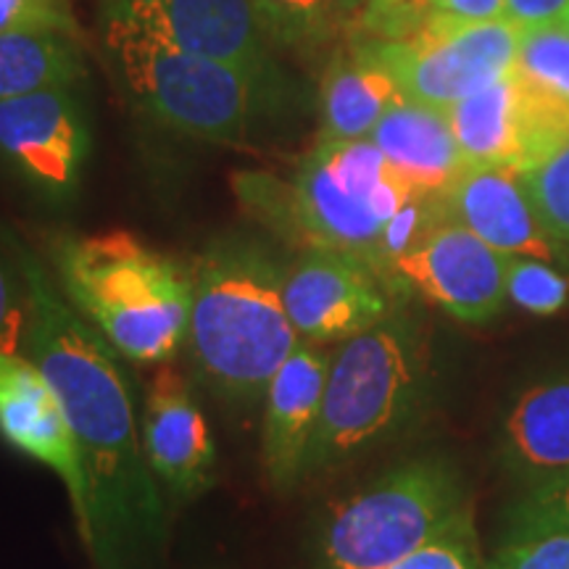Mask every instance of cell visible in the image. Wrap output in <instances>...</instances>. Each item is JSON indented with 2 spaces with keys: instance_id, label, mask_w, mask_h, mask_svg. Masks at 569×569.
<instances>
[{
  "instance_id": "5",
  "label": "cell",
  "mask_w": 569,
  "mask_h": 569,
  "mask_svg": "<svg viewBox=\"0 0 569 569\" xmlns=\"http://www.w3.org/2000/svg\"><path fill=\"white\" fill-rule=\"evenodd\" d=\"M430 380L427 332L407 306L340 343L327 372L303 482L336 472L415 422L430 393Z\"/></svg>"
},
{
  "instance_id": "8",
  "label": "cell",
  "mask_w": 569,
  "mask_h": 569,
  "mask_svg": "<svg viewBox=\"0 0 569 569\" xmlns=\"http://www.w3.org/2000/svg\"><path fill=\"white\" fill-rule=\"evenodd\" d=\"M372 46L407 101L448 111L515 69L519 30L507 19L446 24L422 17L407 38Z\"/></svg>"
},
{
  "instance_id": "12",
  "label": "cell",
  "mask_w": 569,
  "mask_h": 569,
  "mask_svg": "<svg viewBox=\"0 0 569 569\" xmlns=\"http://www.w3.org/2000/svg\"><path fill=\"white\" fill-rule=\"evenodd\" d=\"M509 256L482 243L451 217L440 219L393 264L396 280L469 325L490 322L507 301Z\"/></svg>"
},
{
  "instance_id": "6",
  "label": "cell",
  "mask_w": 569,
  "mask_h": 569,
  "mask_svg": "<svg viewBox=\"0 0 569 569\" xmlns=\"http://www.w3.org/2000/svg\"><path fill=\"white\" fill-rule=\"evenodd\" d=\"M472 511L465 478L443 457L388 469L332 507L319 532L325 569H388Z\"/></svg>"
},
{
  "instance_id": "25",
  "label": "cell",
  "mask_w": 569,
  "mask_h": 569,
  "mask_svg": "<svg viewBox=\"0 0 569 569\" xmlns=\"http://www.w3.org/2000/svg\"><path fill=\"white\" fill-rule=\"evenodd\" d=\"M522 182L551 243L559 248L561 259L569 261V142L522 172Z\"/></svg>"
},
{
  "instance_id": "26",
  "label": "cell",
  "mask_w": 569,
  "mask_h": 569,
  "mask_svg": "<svg viewBox=\"0 0 569 569\" xmlns=\"http://www.w3.org/2000/svg\"><path fill=\"white\" fill-rule=\"evenodd\" d=\"M515 69L569 103V27L565 21L519 32Z\"/></svg>"
},
{
  "instance_id": "9",
  "label": "cell",
  "mask_w": 569,
  "mask_h": 569,
  "mask_svg": "<svg viewBox=\"0 0 569 569\" xmlns=\"http://www.w3.org/2000/svg\"><path fill=\"white\" fill-rule=\"evenodd\" d=\"M282 296L298 338L340 346L386 322L411 293L359 256L306 248L284 269Z\"/></svg>"
},
{
  "instance_id": "23",
  "label": "cell",
  "mask_w": 569,
  "mask_h": 569,
  "mask_svg": "<svg viewBox=\"0 0 569 569\" xmlns=\"http://www.w3.org/2000/svg\"><path fill=\"white\" fill-rule=\"evenodd\" d=\"M569 532V469L530 482L503 511L501 543Z\"/></svg>"
},
{
  "instance_id": "30",
  "label": "cell",
  "mask_w": 569,
  "mask_h": 569,
  "mask_svg": "<svg viewBox=\"0 0 569 569\" xmlns=\"http://www.w3.org/2000/svg\"><path fill=\"white\" fill-rule=\"evenodd\" d=\"M61 32L80 38V21L69 0H0V34Z\"/></svg>"
},
{
  "instance_id": "24",
  "label": "cell",
  "mask_w": 569,
  "mask_h": 569,
  "mask_svg": "<svg viewBox=\"0 0 569 569\" xmlns=\"http://www.w3.org/2000/svg\"><path fill=\"white\" fill-rule=\"evenodd\" d=\"M280 51L311 53L336 30V0H256Z\"/></svg>"
},
{
  "instance_id": "7",
  "label": "cell",
  "mask_w": 569,
  "mask_h": 569,
  "mask_svg": "<svg viewBox=\"0 0 569 569\" xmlns=\"http://www.w3.org/2000/svg\"><path fill=\"white\" fill-rule=\"evenodd\" d=\"M234 190L243 209L288 246L359 256L377 272L382 230L415 193L407 182L390 184L380 196L359 193L336 172L322 142L303 156L290 182L269 174H240Z\"/></svg>"
},
{
  "instance_id": "16",
  "label": "cell",
  "mask_w": 569,
  "mask_h": 569,
  "mask_svg": "<svg viewBox=\"0 0 569 569\" xmlns=\"http://www.w3.org/2000/svg\"><path fill=\"white\" fill-rule=\"evenodd\" d=\"M448 217L503 256L565 261L540 224L522 172L507 163H469L443 193Z\"/></svg>"
},
{
  "instance_id": "34",
  "label": "cell",
  "mask_w": 569,
  "mask_h": 569,
  "mask_svg": "<svg viewBox=\"0 0 569 569\" xmlns=\"http://www.w3.org/2000/svg\"><path fill=\"white\" fill-rule=\"evenodd\" d=\"M427 0H375L372 9L377 13H401V17H425Z\"/></svg>"
},
{
  "instance_id": "17",
  "label": "cell",
  "mask_w": 569,
  "mask_h": 569,
  "mask_svg": "<svg viewBox=\"0 0 569 569\" xmlns=\"http://www.w3.org/2000/svg\"><path fill=\"white\" fill-rule=\"evenodd\" d=\"M503 469L543 480L569 469V372L532 382L511 398L498 432Z\"/></svg>"
},
{
  "instance_id": "2",
  "label": "cell",
  "mask_w": 569,
  "mask_h": 569,
  "mask_svg": "<svg viewBox=\"0 0 569 569\" xmlns=\"http://www.w3.org/2000/svg\"><path fill=\"white\" fill-rule=\"evenodd\" d=\"M188 356L198 386L224 407L251 411L282 361L301 343L284 309V269L246 234L213 240L190 264Z\"/></svg>"
},
{
  "instance_id": "22",
  "label": "cell",
  "mask_w": 569,
  "mask_h": 569,
  "mask_svg": "<svg viewBox=\"0 0 569 569\" xmlns=\"http://www.w3.org/2000/svg\"><path fill=\"white\" fill-rule=\"evenodd\" d=\"M515 80V127H517V172L538 167L569 142V103L511 69Z\"/></svg>"
},
{
  "instance_id": "31",
  "label": "cell",
  "mask_w": 569,
  "mask_h": 569,
  "mask_svg": "<svg viewBox=\"0 0 569 569\" xmlns=\"http://www.w3.org/2000/svg\"><path fill=\"white\" fill-rule=\"evenodd\" d=\"M482 569H569V532L501 543Z\"/></svg>"
},
{
  "instance_id": "20",
  "label": "cell",
  "mask_w": 569,
  "mask_h": 569,
  "mask_svg": "<svg viewBox=\"0 0 569 569\" xmlns=\"http://www.w3.org/2000/svg\"><path fill=\"white\" fill-rule=\"evenodd\" d=\"M88 80L80 38L61 32L0 34V101L80 88Z\"/></svg>"
},
{
  "instance_id": "19",
  "label": "cell",
  "mask_w": 569,
  "mask_h": 569,
  "mask_svg": "<svg viewBox=\"0 0 569 569\" xmlns=\"http://www.w3.org/2000/svg\"><path fill=\"white\" fill-rule=\"evenodd\" d=\"M403 92L372 42L332 56L319 90V140H367Z\"/></svg>"
},
{
  "instance_id": "3",
  "label": "cell",
  "mask_w": 569,
  "mask_h": 569,
  "mask_svg": "<svg viewBox=\"0 0 569 569\" xmlns=\"http://www.w3.org/2000/svg\"><path fill=\"white\" fill-rule=\"evenodd\" d=\"M56 284L71 309L138 367L172 361L188 343L193 269L138 234H59Z\"/></svg>"
},
{
  "instance_id": "18",
  "label": "cell",
  "mask_w": 569,
  "mask_h": 569,
  "mask_svg": "<svg viewBox=\"0 0 569 569\" xmlns=\"http://www.w3.org/2000/svg\"><path fill=\"white\" fill-rule=\"evenodd\" d=\"M369 140L415 193L443 196L467 167L451 132L448 111L407 98L377 122Z\"/></svg>"
},
{
  "instance_id": "28",
  "label": "cell",
  "mask_w": 569,
  "mask_h": 569,
  "mask_svg": "<svg viewBox=\"0 0 569 569\" xmlns=\"http://www.w3.org/2000/svg\"><path fill=\"white\" fill-rule=\"evenodd\" d=\"M507 296L532 315L549 317L565 309L569 282L543 261L509 256L507 261Z\"/></svg>"
},
{
  "instance_id": "11",
  "label": "cell",
  "mask_w": 569,
  "mask_h": 569,
  "mask_svg": "<svg viewBox=\"0 0 569 569\" xmlns=\"http://www.w3.org/2000/svg\"><path fill=\"white\" fill-rule=\"evenodd\" d=\"M90 148L92 127L80 88L0 101V167L48 201L77 196Z\"/></svg>"
},
{
  "instance_id": "27",
  "label": "cell",
  "mask_w": 569,
  "mask_h": 569,
  "mask_svg": "<svg viewBox=\"0 0 569 569\" xmlns=\"http://www.w3.org/2000/svg\"><path fill=\"white\" fill-rule=\"evenodd\" d=\"M30 319V280L24 269V243L0 232V351L19 353Z\"/></svg>"
},
{
  "instance_id": "1",
  "label": "cell",
  "mask_w": 569,
  "mask_h": 569,
  "mask_svg": "<svg viewBox=\"0 0 569 569\" xmlns=\"http://www.w3.org/2000/svg\"><path fill=\"white\" fill-rule=\"evenodd\" d=\"M24 269L30 319L19 353L53 388L80 451L82 546L96 569H153L167 546V509L142 451L132 375L27 246Z\"/></svg>"
},
{
  "instance_id": "21",
  "label": "cell",
  "mask_w": 569,
  "mask_h": 569,
  "mask_svg": "<svg viewBox=\"0 0 569 569\" xmlns=\"http://www.w3.org/2000/svg\"><path fill=\"white\" fill-rule=\"evenodd\" d=\"M448 122L461 156L469 163H507L517 169L515 80L511 71L490 88L448 109Z\"/></svg>"
},
{
  "instance_id": "14",
  "label": "cell",
  "mask_w": 569,
  "mask_h": 569,
  "mask_svg": "<svg viewBox=\"0 0 569 569\" xmlns=\"http://www.w3.org/2000/svg\"><path fill=\"white\" fill-rule=\"evenodd\" d=\"M0 438L59 475L80 522L84 509L80 451L53 388L24 353L0 351Z\"/></svg>"
},
{
  "instance_id": "4",
  "label": "cell",
  "mask_w": 569,
  "mask_h": 569,
  "mask_svg": "<svg viewBox=\"0 0 569 569\" xmlns=\"http://www.w3.org/2000/svg\"><path fill=\"white\" fill-rule=\"evenodd\" d=\"M106 51L124 90L167 130L209 142L253 140L293 111V80L184 53L130 27L103 21Z\"/></svg>"
},
{
  "instance_id": "29",
  "label": "cell",
  "mask_w": 569,
  "mask_h": 569,
  "mask_svg": "<svg viewBox=\"0 0 569 569\" xmlns=\"http://www.w3.org/2000/svg\"><path fill=\"white\" fill-rule=\"evenodd\" d=\"M486 561L480 557L478 532H475L472 511L448 528L443 536L432 538L422 549L396 561L388 569H482Z\"/></svg>"
},
{
  "instance_id": "10",
  "label": "cell",
  "mask_w": 569,
  "mask_h": 569,
  "mask_svg": "<svg viewBox=\"0 0 569 569\" xmlns=\"http://www.w3.org/2000/svg\"><path fill=\"white\" fill-rule=\"evenodd\" d=\"M103 21L253 74L288 77L256 0H106Z\"/></svg>"
},
{
  "instance_id": "36",
  "label": "cell",
  "mask_w": 569,
  "mask_h": 569,
  "mask_svg": "<svg viewBox=\"0 0 569 569\" xmlns=\"http://www.w3.org/2000/svg\"><path fill=\"white\" fill-rule=\"evenodd\" d=\"M565 24H567V27H569V17H567V21H565Z\"/></svg>"
},
{
  "instance_id": "15",
  "label": "cell",
  "mask_w": 569,
  "mask_h": 569,
  "mask_svg": "<svg viewBox=\"0 0 569 569\" xmlns=\"http://www.w3.org/2000/svg\"><path fill=\"white\" fill-rule=\"evenodd\" d=\"M330 361L332 356L325 346L301 340L277 369L264 393L261 465L269 486L280 493H290L303 482L306 459L322 415Z\"/></svg>"
},
{
  "instance_id": "33",
  "label": "cell",
  "mask_w": 569,
  "mask_h": 569,
  "mask_svg": "<svg viewBox=\"0 0 569 569\" xmlns=\"http://www.w3.org/2000/svg\"><path fill=\"white\" fill-rule=\"evenodd\" d=\"M567 17L569 0H507V11H503V19L515 24L519 32L561 24Z\"/></svg>"
},
{
  "instance_id": "35",
  "label": "cell",
  "mask_w": 569,
  "mask_h": 569,
  "mask_svg": "<svg viewBox=\"0 0 569 569\" xmlns=\"http://www.w3.org/2000/svg\"><path fill=\"white\" fill-rule=\"evenodd\" d=\"M336 3H338V9H351V6L359 3V0H336Z\"/></svg>"
},
{
  "instance_id": "32",
  "label": "cell",
  "mask_w": 569,
  "mask_h": 569,
  "mask_svg": "<svg viewBox=\"0 0 569 569\" xmlns=\"http://www.w3.org/2000/svg\"><path fill=\"white\" fill-rule=\"evenodd\" d=\"M507 0H427L425 17L446 24H486L501 21Z\"/></svg>"
},
{
  "instance_id": "13",
  "label": "cell",
  "mask_w": 569,
  "mask_h": 569,
  "mask_svg": "<svg viewBox=\"0 0 569 569\" xmlns=\"http://www.w3.org/2000/svg\"><path fill=\"white\" fill-rule=\"evenodd\" d=\"M140 438L153 478L174 498L206 493L217 478V446L193 388L174 367H161L142 403Z\"/></svg>"
}]
</instances>
